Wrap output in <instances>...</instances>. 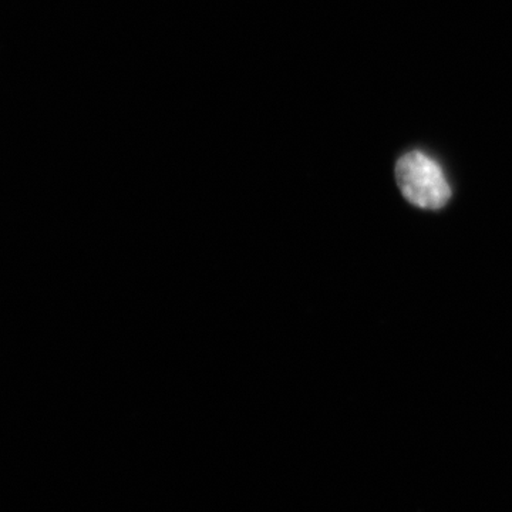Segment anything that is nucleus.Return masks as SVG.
Masks as SVG:
<instances>
[{
	"label": "nucleus",
	"instance_id": "1",
	"mask_svg": "<svg viewBox=\"0 0 512 512\" xmlns=\"http://www.w3.org/2000/svg\"><path fill=\"white\" fill-rule=\"evenodd\" d=\"M396 178L404 198L424 210H440L451 198L443 168L421 151L404 154L397 161Z\"/></svg>",
	"mask_w": 512,
	"mask_h": 512
}]
</instances>
